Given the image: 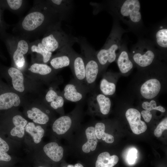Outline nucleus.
Listing matches in <instances>:
<instances>
[{"label": "nucleus", "instance_id": "f257e3e1", "mask_svg": "<svg viewBox=\"0 0 167 167\" xmlns=\"http://www.w3.org/2000/svg\"><path fill=\"white\" fill-rule=\"evenodd\" d=\"M61 22L47 0L36 1L28 13L13 28V32L15 35L28 40H36Z\"/></svg>", "mask_w": 167, "mask_h": 167}, {"label": "nucleus", "instance_id": "f03ea898", "mask_svg": "<svg viewBox=\"0 0 167 167\" xmlns=\"http://www.w3.org/2000/svg\"><path fill=\"white\" fill-rule=\"evenodd\" d=\"M94 13L102 10L107 11L113 19L121 20L130 31L140 36L145 32L138 0H108L101 3H93Z\"/></svg>", "mask_w": 167, "mask_h": 167}, {"label": "nucleus", "instance_id": "7ed1b4c3", "mask_svg": "<svg viewBox=\"0 0 167 167\" xmlns=\"http://www.w3.org/2000/svg\"><path fill=\"white\" fill-rule=\"evenodd\" d=\"M113 19L111 32L105 44L101 49L96 52L100 66L99 73L116 60L122 43V35L126 32L121 27L118 20Z\"/></svg>", "mask_w": 167, "mask_h": 167}, {"label": "nucleus", "instance_id": "20e7f679", "mask_svg": "<svg viewBox=\"0 0 167 167\" xmlns=\"http://www.w3.org/2000/svg\"><path fill=\"white\" fill-rule=\"evenodd\" d=\"M84 61L85 86L89 93L94 91L95 83L100 72V66L96 55V51L84 37L77 38Z\"/></svg>", "mask_w": 167, "mask_h": 167}, {"label": "nucleus", "instance_id": "39448f33", "mask_svg": "<svg viewBox=\"0 0 167 167\" xmlns=\"http://www.w3.org/2000/svg\"><path fill=\"white\" fill-rule=\"evenodd\" d=\"M158 54H160L151 40L139 38L132 47L130 55L137 66L144 68L153 63Z\"/></svg>", "mask_w": 167, "mask_h": 167}, {"label": "nucleus", "instance_id": "423d86ee", "mask_svg": "<svg viewBox=\"0 0 167 167\" xmlns=\"http://www.w3.org/2000/svg\"><path fill=\"white\" fill-rule=\"evenodd\" d=\"M45 48L52 52L58 51L77 42V38L68 35L61 28V24L49 30L40 39Z\"/></svg>", "mask_w": 167, "mask_h": 167}, {"label": "nucleus", "instance_id": "0eeeda50", "mask_svg": "<svg viewBox=\"0 0 167 167\" xmlns=\"http://www.w3.org/2000/svg\"><path fill=\"white\" fill-rule=\"evenodd\" d=\"M89 93L85 86L73 79L66 85L62 94L65 101L79 102L84 101Z\"/></svg>", "mask_w": 167, "mask_h": 167}, {"label": "nucleus", "instance_id": "6e6552de", "mask_svg": "<svg viewBox=\"0 0 167 167\" xmlns=\"http://www.w3.org/2000/svg\"><path fill=\"white\" fill-rule=\"evenodd\" d=\"M12 39L13 59L16 66L21 68L25 64L24 55L28 52L30 43L28 40L16 35Z\"/></svg>", "mask_w": 167, "mask_h": 167}, {"label": "nucleus", "instance_id": "1a4fd4ad", "mask_svg": "<svg viewBox=\"0 0 167 167\" xmlns=\"http://www.w3.org/2000/svg\"><path fill=\"white\" fill-rule=\"evenodd\" d=\"M71 58L70 66L74 79L81 85L85 86V66L84 58L82 55L76 52L72 46L68 47Z\"/></svg>", "mask_w": 167, "mask_h": 167}, {"label": "nucleus", "instance_id": "9d476101", "mask_svg": "<svg viewBox=\"0 0 167 167\" xmlns=\"http://www.w3.org/2000/svg\"><path fill=\"white\" fill-rule=\"evenodd\" d=\"M151 36L156 48L160 54L166 53L167 49V24L165 19L153 28Z\"/></svg>", "mask_w": 167, "mask_h": 167}, {"label": "nucleus", "instance_id": "9b49d317", "mask_svg": "<svg viewBox=\"0 0 167 167\" xmlns=\"http://www.w3.org/2000/svg\"><path fill=\"white\" fill-rule=\"evenodd\" d=\"M50 6L57 12L61 21H68L74 11V1L71 0H47Z\"/></svg>", "mask_w": 167, "mask_h": 167}, {"label": "nucleus", "instance_id": "f8f14e48", "mask_svg": "<svg viewBox=\"0 0 167 167\" xmlns=\"http://www.w3.org/2000/svg\"><path fill=\"white\" fill-rule=\"evenodd\" d=\"M89 93L87 101L90 109L97 107L101 113L105 115L108 114L111 106L110 99L102 93H96L94 91Z\"/></svg>", "mask_w": 167, "mask_h": 167}, {"label": "nucleus", "instance_id": "ddd939ff", "mask_svg": "<svg viewBox=\"0 0 167 167\" xmlns=\"http://www.w3.org/2000/svg\"><path fill=\"white\" fill-rule=\"evenodd\" d=\"M141 113L137 109H129L126 113V117L133 132L139 135L144 132L147 129L145 123L141 120Z\"/></svg>", "mask_w": 167, "mask_h": 167}, {"label": "nucleus", "instance_id": "4468645a", "mask_svg": "<svg viewBox=\"0 0 167 167\" xmlns=\"http://www.w3.org/2000/svg\"><path fill=\"white\" fill-rule=\"evenodd\" d=\"M125 43H122L117 57V63L120 72L123 74L128 73L133 67L132 60Z\"/></svg>", "mask_w": 167, "mask_h": 167}, {"label": "nucleus", "instance_id": "2eb2a0df", "mask_svg": "<svg viewBox=\"0 0 167 167\" xmlns=\"http://www.w3.org/2000/svg\"><path fill=\"white\" fill-rule=\"evenodd\" d=\"M68 45L59 50L54 57L51 58L50 63L54 69L57 70L70 66L71 58L69 53Z\"/></svg>", "mask_w": 167, "mask_h": 167}, {"label": "nucleus", "instance_id": "dca6fc26", "mask_svg": "<svg viewBox=\"0 0 167 167\" xmlns=\"http://www.w3.org/2000/svg\"><path fill=\"white\" fill-rule=\"evenodd\" d=\"M161 85L160 81L156 79H150L141 86V94L145 98L151 99L155 97L159 93Z\"/></svg>", "mask_w": 167, "mask_h": 167}, {"label": "nucleus", "instance_id": "f3484780", "mask_svg": "<svg viewBox=\"0 0 167 167\" xmlns=\"http://www.w3.org/2000/svg\"><path fill=\"white\" fill-rule=\"evenodd\" d=\"M20 100L19 96L12 92H5L0 94V110L9 109L13 106H18Z\"/></svg>", "mask_w": 167, "mask_h": 167}, {"label": "nucleus", "instance_id": "a211bd4d", "mask_svg": "<svg viewBox=\"0 0 167 167\" xmlns=\"http://www.w3.org/2000/svg\"><path fill=\"white\" fill-rule=\"evenodd\" d=\"M43 150L47 156L54 161H59L63 156V149L56 143L47 144L44 147Z\"/></svg>", "mask_w": 167, "mask_h": 167}, {"label": "nucleus", "instance_id": "6ab92c4d", "mask_svg": "<svg viewBox=\"0 0 167 167\" xmlns=\"http://www.w3.org/2000/svg\"><path fill=\"white\" fill-rule=\"evenodd\" d=\"M72 122V118L69 115L61 116L54 122L52 129L58 135L65 134L71 127Z\"/></svg>", "mask_w": 167, "mask_h": 167}, {"label": "nucleus", "instance_id": "aec40b11", "mask_svg": "<svg viewBox=\"0 0 167 167\" xmlns=\"http://www.w3.org/2000/svg\"><path fill=\"white\" fill-rule=\"evenodd\" d=\"M8 73L11 78L14 88L20 92H23L24 90V78L21 71L15 67H11L8 69Z\"/></svg>", "mask_w": 167, "mask_h": 167}, {"label": "nucleus", "instance_id": "412c9836", "mask_svg": "<svg viewBox=\"0 0 167 167\" xmlns=\"http://www.w3.org/2000/svg\"><path fill=\"white\" fill-rule=\"evenodd\" d=\"M45 98L46 101L50 103L51 107L54 109L62 108L64 105L65 100L62 94H59L52 87L49 88Z\"/></svg>", "mask_w": 167, "mask_h": 167}, {"label": "nucleus", "instance_id": "4be33fe9", "mask_svg": "<svg viewBox=\"0 0 167 167\" xmlns=\"http://www.w3.org/2000/svg\"><path fill=\"white\" fill-rule=\"evenodd\" d=\"M85 134L88 140L82 146V150L84 152L88 153L91 151L95 150L98 141L94 127L91 126L88 127L85 131Z\"/></svg>", "mask_w": 167, "mask_h": 167}, {"label": "nucleus", "instance_id": "5701e85b", "mask_svg": "<svg viewBox=\"0 0 167 167\" xmlns=\"http://www.w3.org/2000/svg\"><path fill=\"white\" fill-rule=\"evenodd\" d=\"M118 161V157L117 155L110 156L108 152H103L98 156L95 167H113Z\"/></svg>", "mask_w": 167, "mask_h": 167}, {"label": "nucleus", "instance_id": "b1692460", "mask_svg": "<svg viewBox=\"0 0 167 167\" xmlns=\"http://www.w3.org/2000/svg\"><path fill=\"white\" fill-rule=\"evenodd\" d=\"M29 51L41 55L42 57L43 61L45 63L49 62L52 58V52L48 51L45 48L39 39L30 43Z\"/></svg>", "mask_w": 167, "mask_h": 167}, {"label": "nucleus", "instance_id": "393cba45", "mask_svg": "<svg viewBox=\"0 0 167 167\" xmlns=\"http://www.w3.org/2000/svg\"><path fill=\"white\" fill-rule=\"evenodd\" d=\"M110 75V73H106L100 83V90L102 94L106 96L112 95L116 91V85L111 79V77Z\"/></svg>", "mask_w": 167, "mask_h": 167}, {"label": "nucleus", "instance_id": "a878e982", "mask_svg": "<svg viewBox=\"0 0 167 167\" xmlns=\"http://www.w3.org/2000/svg\"><path fill=\"white\" fill-rule=\"evenodd\" d=\"M27 113L28 117L36 123L45 124L49 120L48 116L37 108H32L27 111Z\"/></svg>", "mask_w": 167, "mask_h": 167}, {"label": "nucleus", "instance_id": "bb28decb", "mask_svg": "<svg viewBox=\"0 0 167 167\" xmlns=\"http://www.w3.org/2000/svg\"><path fill=\"white\" fill-rule=\"evenodd\" d=\"M25 129V131L32 137L35 143H38L41 141L45 131L41 126H36L33 122H29L27 124Z\"/></svg>", "mask_w": 167, "mask_h": 167}, {"label": "nucleus", "instance_id": "cd10ccee", "mask_svg": "<svg viewBox=\"0 0 167 167\" xmlns=\"http://www.w3.org/2000/svg\"><path fill=\"white\" fill-rule=\"evenodd\" d=\"M95 131L97 139H102L108 143H112L114 141L113 136L105 132V125L102 122L97 123L95 126Z\"/></svg>", "mask_w": 167, "mask_h": 167}, {"label": "nucleus", "instance_id": "c85d7f7f", "mask_svg": "<svg viewBox=\"0 0 167 167\" xmlns=\"http://www.w3.org/2000/svg\"><path fill=\"white\" fill-rule=\"evenodd\" d=\"M32 72L43 75H49L52 72V67L45 64L35 63L29 69Z\"/></svg>", "mask_w": 167, "mask_h": 167}, {"label": "nucleus", "instance_id": "c756f323", "mask_svg": "<svg viewBox=\"0 0 167 167\" xmlns=\"http://www.w3.org/2000/svg\"><path fill=\"white\" fill-rule=\"evenodd\" d=\"M26 1L23 0H7L6 2L9 8L14 13L19 14L24 8Z\"/></svg>", "mask_w": 167, "mask_h": 167}, {"label": "nucleus", "instance_id": "7c9ffc66", "mask_svg": "<svg viewBox=\"0 0 167 167\" xmlns=\"http://www.w3.org/2000/svg\"><path fill=\"white\" fill-rule=\"evenodd\" d=\"M142 107L145 110L149 111L156 110L164 113L165 111V109L162 106H157L156 102L154 100H151L150 102L146 101L143 102L142 104Z\"/></svg>", "mask_w": 167, "mask_h": 167}, {"label": "nucleus", "instance_id": "2f4dec72", "mask_svg": "<svg viewBox=\"0 0 167 167\" xmlns=\"http://www.w3.org/2000/svg\"><path fill=\"white\" fill-rule=\"evenodd\" d=\"M167 129V118L163 120L157 126L154 131L155 136L157 137H161L163 132Z\"/></svg>", "mask_w": 167, "mask_h": 167}, {"label": "nucleus", "instance_id": "473e14b6", "mask_svg": "<svg viewBox=\"0 0 167 167\" xmlns=\"http://www.w3.org/2000/svg\"><path fill=\"white\" fill-rule=\"evenodd\" d=\"M12 122L15 126L23 127H25L28 123L27 121L19 115L14 116L12 119Z\"/></svg>", "mask_w": 167, "mask_h": 167}, {"label": "nucleus", "instance_id": "72a5a7b5", "mask_svg": "<svg viewBox=\"0 0 167 167\" xmlns=\"http://www.w3.org/2000/svg\"><path fill=\"white\" fill-rule=\"evenodd\" d=\"M25 130V127L15 126L11 130L10 134L12 136H16L19 138H21L24 135Z\"/></svg>", "mask_w": 167, "mask_h": 167}, {"label": "nucleus", "instance_id": "f704fd0d", "mask_svg": "<svg viewBox=\"0 0 167 167\" xmlns=\"http://www.w3.org/2000/svg\"><path fill=\"white\" fill-rule=\"evenodd\" d=\"M137 151L135 148L131 149L128 152L127 157V160L130 165L134 164L136 161L137 157Z\"/></svg>", "mask_w": 167, "mask_h": 167}, {"label": "nucleus", "instance_id": "c9c22d12", "mask_svg": "<svg viewBox=\"0 0 167 167\" xmlns=\"http://www.w3.org/2000/svg\"><path fill=\"white\" fill-rule=\"evenodd\" d=\"M141 114L145 121L147 122H149L152 118V114L150 111L143 110L141 112Z\"/></svg>", "mask_w": 167, "mask_h": 167}, {"label": "nucleus", "instance_id": "e433bc0d", "mask_svg": "<svg viewBox=\"0 0 167 167\" xmlns=\"http://www.w3.org/2000/svg\"><path fill=\"white\" fill-rule=\"evenodd\" d=\"M11 159V156L6 152L0 150V161H9Z\"/></svg>", "mask_w": 167, "mask_h": 167}, {"label": "nucleus", "instance_id": "4c0bfd02", "mask_svg": "<svg viewBox=\"0 0 167 167\" xmlns=\"http://www.w3.org/2000/svg\"><path fill=\"white\" fill-rule=\"evenodd\" d=\"M9 149V147L7 143L0 137V150L7 152Z\"/></svg>", "mask_w": 167, "mask_h": 167}, {"label": "nucleus", "instance_id": "58836bf2", "mask_svg": "<svg viewBox=\"0 0 167 167\" xmlns=\"http://www.w3.org/2000/svg\"><path fill=\"white\" fill-rule=\"evenodd\" d=\"M74 167H84V166L81 164L78 163L75 164Z\"/></svg>", "mask_w": 167, "mask_h": 167}, {"label": "nucleus", "instance_id": "ea45409f", "mask_svg": "<svg viewBox=\"0 0 167 167\" xmlns=\"http://www.w3.org/2000/svg\"><path fill=\"white\" fill-rule=\"evenodd\" d=\"M67 167H74V166L72 165H69L67 166Z\"/></svg>", "mask_w": 167, "mask_h": 167}, {"label": "nucleus", "instance_id": "a19ab883", "mask_svg": "<svg viewBox=\"0 0 167 167\" xmlns=\"http://www.w3.org/2000/svg\"><path fill=\"white\" fill-rule=\"evenodd\" d=\"M38 167H42V166H39Z\"/></svg>", "mask_w": 167, "mask_h": 167}]
</instances>
